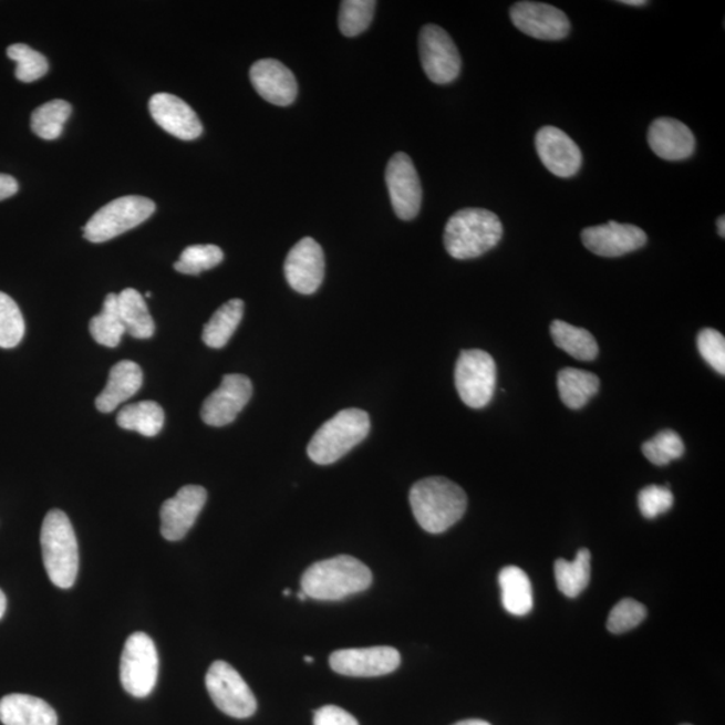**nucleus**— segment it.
Wrapping results in <instances>:
<instances>
[{"label": "nucleus", "mask_w": 725, "mask_h": 725, "mask_svg": "<svg viewBox=\"0 0 725 725\" xmlns=\"http://www.w3.org/2000/svg\"><path fill=\"white\" fill-rule=\"evenodd\" d=\"M410 506L415 520L428 534H443L463 519L468 497L445 477H428L413 485Z\"/></svg>", "instance_id": "obj_1"}, {"label": "nucleus", "mask_w": 725, "mask_h": 725, "mask_svg": "<svg viewBox=\"0 0 725 725\" xmlns=\"http://www.w3.org/2000/svg\"><path fill=\"white\" fill-rule=\"evenodd\" d=\"M371 583L367 566L349 555H339L309 567L301 578V590L317 601H340L367 590Z\"/></svg>", "instance_id": "obj_2"}, {"label": "nucleus", "mask_w": 725, "mask_h": 725, "mask_svg": "<svg viewBox=\"0 0 725 725\" xmlns=\"http://www.w3.org/2000/svg\"><path fill=\"white\" fill-rule=\"evenodd\" d=\"M503 224L495 213L463 209L447 220L444 244L456 260H472L496 248L503 238Z\"/></svg>", "instance_id": "obj_3"}, {"label": "nucleus", "mask_w": 725, "mask_h": 725, "mask_svg": "<svg viewBox=\"0 0 725 725\" xmlns=\"http://www.w3.org/2000/svg\"><path fill=\"white\" fill-rule=\"evenodd\" d=\"M43 565L52 583L71 589L77 579L80 553L74 528L65 512L50 510L41 529Z\"/></svg>", "instance_id": "obj_4"}, {"label": "nucleus", "mask_w": 725, "mask_h": 725, "mask_svg": "<svg viewBox=\"0 0 725 725\" xmlns=\"http://www.w3.org/2000/svg\"><path fill=\"white\" fill-rule=\"evenodd\" d=\"M370 415L361 408H345L320 426L308 445V456L314 464L331 465L343 458L367 437Z\"/></svg>", "instance_id": "obj_5"}, {"label": "nucleus", "mask_w": 725, "mask_h": 725, "mask_svg": "<svg viewBox=\"0 0 725 725\" xmlns=\"http://www.w3.org/2000/svg\"><path fill=\"white\" fill-rule=\"evenodd\" d=\"M156 210V205L149 198L122 197L101 207L84 226V237L93 244H103L124 235L142 225Z\"/></svg>", "instance_id": "obj_6"}, {"label": "nucleus", "mask_w": 725, "mask_h": 725, "mask_svg": "<svg viewBox=\"0 0 725 725\" xmlns=\"http://www.w3.org/2000/svg\"><path fill=\"white\" fill-rule=\"evenodd\" d=\"M157 673H159V655L153 639L142 632L130 635L120 662V680L123 688L131 696L147 697L155 688Z\"/></svg>", "instance_id": "obj_7"}, {"label": "nucleus", "mask_w": 725, "mask_h": 725, "mask_svg": "<svg viewBox=\"0 0 725 725\" xmlns=\"http://www.w3.org/2000/svg\"><path fill=\"white\" fill-rule=\"evenodd\" d=\"M454 381L466 406L483 408L494 400L497 369L495 359L483 350H465L459 354Z\"/></svg>", "instance_id": "obj_8"}, {"label": "nucleus", "mask_w": 725, "mask_h": 725, "mask_svg": "<svg viewBox=\"0 0 725 725\" xmlns=\"http://www.w3.org/2000/svg\"><path fill=\"white\" fill-rule=\"evenodd\" d=\"M206 688L227 716L248 718L257 711V700L241 674L225 661H216L206 674Z\"/></svg>", "instance_id": "obj_9"}, {"label": "nucleus", "mask_w": 725, "mask_h": 725, "mask_svg": "<svg viewBox=\"0 0 725 725\" xmlns=\"http://www.w3.org/2000/svg\"><path fill=\"white\" fill-rule=\"evenodd\" d=\"M421 64L434 84H450L462 73V55L443 28L426 24L420 33Z\"/></svg>", "instance_id": "obj_10"}, {"label": "nucleus", "mask_w": 725, "mask_h": 725, "mask_svg": "<svg viewBox=\"0 0 725 725\" xmlns=\"http://www.w3.org/2000/svg\"><path fill=\"white\" fill-rule=\"evenodd\" d=\"M251 395H253V384L248 376L225 375L220 386L204 402L200 410L201 421L214 427L231 424L248 405Z\"/></svg>", "instance_id": "obj_11"}, {"label": "nucleus", "mask_w": 725, "mask_h": 725, "mask_svg": "<svg viewBox=\"0 0 725 725\" xmlns=\"http://www.w3.org/2000/svg\"><path fill=\"white\" fill-rule=\"evenodd\" d=\"M386 183L396 216L403 220L417 217L422 205V186L417 169L408 155L398 153L391 157Z\"/></svg>", "instance_id": "obj_12"}, {"label": "nucleus", "mask_w": 725, "mask_h": 725, "mask_svg": "<svg viewBox=\"0 0 725 725\" xmlns=\"http://www.w3.org/2000/svg\"><path fill=\"white\" fill-rule=\"evenodd\" d=\"M333 671L350 677H380L401 665V654L391 646L343 649L330 657Z\"/></svg>", "instance_id": "obj_13"}, {"label": "nucleus", "mask_w": 725, "mask_h": 725, "mask_svg": "<svg viewBox=\"0 0 725 725\" xmlns=\"http://www.w3.org/2000/svg\"><path fill=\"white\" fill-rule=\"evenodd\" d=\"M510 19L521 33L541 41H560L570 34L571 23L562 10L540 2H517Z\"/></svg>", "instance_id": "obj_14"}, {"label": "nucleus", "mask_w": 725, "mask_h": 725, "mask_svg": "<svg viewBox=\"0 0 725 725\" xmlns=\"http://www.w3.org/2000/svg\"><path fill=\"white\" fill-rule=\"evenodd\" d=\"M286 279L296 292L313 294L324 280L325 258L323 248L313 238H302L286 260Z\"/></svg>", "instance_id": "obj_15"}, {"label": "nucleus", "mask_w": 725, "mask_h": 725, "mask_svg": "<svg viewBox=\"0 0 725 725\" xmlns=\"http://www.w3.org/2000/svg\"><path fill=\"white\" fill-rule=\"evenodd\" d=\"M582 241L591 253L615 258L644 248L648 236L639 226L618 224L615 220L588 227L582 231Z\"/></svg>", "instance_id": "obj_16"}, {"label": "nucleus", "mask_w": 725, "mask_h": 725, "mask_svg": "<svg viewBox=\"0 0 725 725\" xmlns=\"http://www.w3.org/2000/svg\"><path fill=\"white\" fill-rule=\"evenodd\" d=\"M535 147L541 163L558 178H572L582 167V151L562 130L551 125L539 130Z\"/></svg>", "instance_id": "obj_17"}, {"label": "nucleus", "mask_w": 725, "mask_h": 725, "mask_svg": "<svg viewBox=\"0 0 725 725\" xmlns=\"http://www.w3.org/2000/svg\"><path fill=\"white\" fill-rule=\"evenodd\" d=\"M207 500V491L199 485H186L173 499L164 501L160 509V532L168 541L185 538L197 521Z\"/></svg>", "instance_id": "obj_18"}, {"label": "nucleus", "mask_w": 725, "mask_h": 725, "mask_svg": "<svg viewBox=\"0 0 725 725\" xmlns=\"http://www.w3.org/2000/svg\"><path fill=\"white\" fill-rule=\"evenodd\" d=\"M148 106L155 123L167 134L178 137L180 141H195L204 132V125H201L197 113L190 105L174 96V94H154Z\"/></svg>", "instance_id": "obj_19"}, {"label": "nucleus", "mask_w": 725, "mask_h": 725, "mask_svg": "<svg viewBox=\"0 0 725 725\" xmlns=\"http://www.w3.org/2000/svg\"><path fill=\"white\" fill-rule=\"evenodd\" d=\"M250 81L257 93L270 104L288 106L298 97V81L280 61H257L250 69Z\"/></svg>", "instance_id": "obj_20"}, {"label": "nucleus", "mask_w": 725, "mask_h": 725, "mask_svg": "<svg viewBox=\"0 0 725 725\" xmlns=\"http://www.w3.org/2000/svg\"><path fill=\"white\" fill-rule=\"evenodd\" d=\"M648 143L655 155L667 162L688 159L696 148L693 132L671 117L654 120L648 131Z\"/></svg>", "instance_id": "obj_21"}, {"label": "nucleus", "mask_w": 725, "mask_h": 725, "mask_svg": "<svg viewBox=\"0 0 725 725\" xmlns=\"http://www.w3.org/2000/svg\"><path fill=\"white\" fill-rule=\"evenodd\" d=\"M143 386L141 365L131 361H122L113 365L110 380L96 400L99 412L108 414L122 403L128 401Z\"/></svg>", "instance_id": "obj_22"}, {"label": "nucleus", "mask_w": 725, "mask_h": 725, "mask_svg": "<svg viewBox=\"0 0 725 725\" xmlns=\"http://www.w3.org/2000/svg\"><path fill=\"white\" fill-rule=\"evenodd\" d=\"M0 722L4 725H59V717L42 698L14 693L0 700Z\"/></svg>", "instance_id": "obj_23"}, {"label": "nucleus", "mask_w": 725, "mask_h": 725, "mask_svg": "<svg viewBox=\"0 0 725 725\" xmlns=\"http://www.w3.org/2000/svg\"><path fill=\"white\" fill-rule=\"evenodd\" d=\"M503 607L509 614L527 615L534 608L531 580L520 567H504L499 576Z\"/></svg>", "instance_id": "obj_24"}, {"label": "nucleus", "mask_w": 725, "mask_h": 725, "mask_svg": "<svg viewBox=\"0 0 725 725\" xmlns=\"http://www.w3.org/2000/svg\"><path fill=\"white\" fill-rule=\"evenodd\" d=\"M118 312L122 317L125 332L135 339L154 336L155 323L147 304L136 289L127 288L117 294Z\"/></svg>", "instance_id": "obj_25"}, {"label": "nucleus", "mask_w": 725, "mask_h": 725, "mask_svg": "<svg viewBox=\"0 0 725 725\" xmlns=\"http://www.w3.org/2000/svg\"><path fill=\"white\" fill-rule=\"evenodd\" d=\"M599 386H601V381L589 371L565 369L558 374L560 400L572 410L588 405L592 396L598 394Z\"/></svg>", "instance_id": "obj_26"}, {"label": "nucleus", "mask_w": 725, "mask_h": 725, "mask_svg": "<svg viewBox=\"0 0 725 725\" xmlns=\"http://www.w3.org/2000/svg\"><path fill=\"white\" fill-rule=\"evenodd\" d=\"M244 311L245 302L241 299H232L219 307L204 328V343L214 350L224 349L241 323Z\"/></svg>", "instance_id": "obj_27"}, {"label": "nucleus", "mask_w": 725, "mask_h": 725, "mask_svg": "<svg viewBox=\"0 0 725 725\" xmlns=\"http://www.w3.org/2000/svg\"><path fill=\"white\" fill-rule=\"evenodd\" d=\"M553 343L560 350L582 362H591L598 356L599 346L594 336L584 328L573 327L566 321L555 320L551 324Z\"/></svg>", "instance_id": "obj_28"}, {"label": "nucleus", "mask_w": 725, "mask_h": 725, "mask_svg": "<svg viewBox=\"0 0 725 725\" xmlns=\"http://www.w3.org/2000/svg\"><path fill=\"white\" fill-rule=\"evenodd\" d=\"M117 425L144 437H155L164 425V410L153 401L132 403L120 410Z\"/></svg>", "instance_id": "obj_29"}, {"label": "nucleus", "mask_w": 725, "mask_h": 725, "mask_svg": "<svg viewBox=\"0 0 725 725\" xmlns=\"http://www.w3.org/2000/svg\"><path fill=\"white\" fill-rule=\"evenodd\" d=\"M591 578V553L586 548L579 550L573 562L558 559L555 562V579L558 589L566 597L577 598L580 592L588 588Z\"/></svg>", "instance_id": "obj_30"}, {"label": "nucleus", "mask_w": 725, "mask_h": 725, "mask_svg": "<svg viewBox=\"0 0 725 725\" xmlns=\"http://www.w3.org/2000/svg\"><path fill=\"white\" fill-rule=\"evenodd\" d=\"M72 115V105L65 100L49 101L31 115V130L43 141H55L62 135L68 118Z\"/></svg>", "instance_id": "obj_31"}, {"label": "nucleus", "mask_w": 725, "mask_h": 725, "mask_svg": "<svg viewBox=\"0 0 725 725\" xmlns=\"http://www.w3.org/2000/svg\"><path fill=\"white\" fill-rule=\"evenodd\" d=\"M91 335L101 345L115 349L125 333L118 312L117 294L110 293L104 300L103 311L91 320Z\"/></svg>", "instance_id": "obj_32"}, {"label": "nucleus", "mask_w": 725, "mask_h": 725, "mask_svg": "<svg viewBox=\"0 0 725 725\" xmlns=\"http://www.w3.org/2000/svg\"><path fill=\"white\" fill-rule=\"evenodd\" d=\"M224 251L217 245H193L183 250L174 268L182 275L198 276L218 267L224 261Z\"/></svg>", "instance_id": "obj_33"}, {"label": "nucleus", "mask_w": 725, "mask_h": 725, "mask_svg": "<svg viewBox=\"0 0 725 725\" xmlns=\"http://www.w3.org/2000/svg\"><path fill=\"white\" fill-rule=\"evenodd\" d=\"M376 2L372 0H344L340 4L339 28L345 37H356L367 30Z\"/></svg>", "instance_id": "obj_34"}, {"label": "nucleus", "mask_w": 725, "mask_h": 725, "mask_svg": "<svg viewBox=\"0 0 725 725\" xmlns=\"http://www.w3.org/2000/svg\"><path fill=\"white\" fill-rule=\"evenodd\" d=\"M8 55L17 64L15 77L19 81L34 82L49 72L46 56L23 43L9 46Z\"/></svg>", "instance_id": "obj_35"}, {"label": "nucleus", "mask_w": 725, "mask_h": 725, "mask_svg": "<svg viewBox=\"0 0 725 725\" xmlns=\"http://www.w3.org/2000/svg\"><path fill=\"white\" fill-rule=\"evenodd\" d=\"M24 336L21 309L10 296L0 292V349H14Z\"/></svg>", "instance_id": "obj_36"}, {"label": "nucleus", "mask_w": 725, "mask_h": 725, "mask_svg": "<svg viewBox=\"0 0 725 725\" xmlns=\"http://www.w3.org/2000/svg\"><path fill=\"white\" fill-rule=\"evenodd\" d=\"M685 445L673 431H662L642 445V453L654 465L665 466L683 457Z\"/></svg>", "instance_id": "obj_37"}, {"label": "nucleus", "mask_w": 725, "mask_h": 725, "mask_svg": "<svg viewBox=\"0 0 725 725\" xmlns=\"http://www.w3.org/2000/svg\"><path fill=\"white\" fill-rule=\"evenodd\" d=\"M646 615L648 611L644 604L636 602L635 599H622L610 611L608 618L609 632L614 634L626 633L629 630L639 626Z\"/></svg>", "instance_id": "obj_38"}, {"label": "nucleus", "mask_w": 725, "mask_h": 725, "mask_svg": "<svg viewBox=\"0 0 725 725\" xmlns=\"http://www.w3.org/2000/svg\"><path fill=\"white\" fill-rule=\"evenodd\" d=\"M700 355L718 374L725 375V339L714 328H705L697 336Z\"/></svg>", "instance_id": "obj_39"}, {"label": "nucleus", "mask_w": 725, "mask_h": 725, "mask_svg": "<svg viewBox=\"0 0 725 725\" xmlns=\"http://www.w3.org/2000/svg\"><path fill=\"white\" fill-rule=\"evenodd\" d=\"M674 497L672 490L659 485H651L640 491L639 507L642 516L646 519H655L666 514L673 507Z\"/></svg>", "instance_id": "obj_40"}, {"label": "nucleus", "mask_w": 725, "mask_h": 725, "mask_svg": "<svg viewBox=\"0 0 725 725\" xmlns=\"http://www.w3.org/2000/svg\"><path fill=\"white\" fill-rule=\"evenodd\" d=\"M313 725H359L356 718L343 708L335 705H325V707L314 712Z\"/></svg>", "instance_id": "obj_41"}, {"label": "nucleus", "mask_w": 725, "mask_h": 725, "mask_svg": "<svg viewBox=\"0 0 725 725\" xmlns=\"http://www.w3.org/2000/svg\"><path fill=\"white\" fill-rule=\"evenodd\" d=\"M18 193V182L10 175L0 174V200L8 199Z\"/></svg>", "instance_id": "obj_42"}, {"label": "nucleus", "mask_w": 725, "mask_h": 725, "mask_svg": "<svg viewBox=\"0 0 725 725\" xmlns=\"http://www.w3.org/2000/svg\"><path fill=\"white\" fill-rule=\"evenodd\" d=\"M6 609H8V599H6L3 591L0 590V620H2Z\"/></svg>", "instance_id": "obj_43"}, {"label": "nucleus", "mask_w": 725, "mask_h": 725, "mask_svg": "<svg viewBox=\"0 0 725 725\" xmlns=\"http://www.w3.org/2000/svg\"><path fill=\"white\" fill-rule=\"evenodd\" d=\"M454 725H490V724L484 721H477V718H470V721L458 722Z\"/></svg>", "instance_id": "obj_44"}, {"label": "nucleus", "mask_w": 725, "mask_h": 725, "mask_svg": "<svg viewBox=\"0 0 725 725\" xmlns=\"http://www.w3.org/2000/svg\"><path fill=\"white\" fill-rule=\"evenodd\" d=\"M620 3L625 4V6H634V8H640V6H646L648 4V2H645V0H622V2H620Z\"/></svg>", "instance_id": "obj_45"}, {"label": "nucleus", "mask_w": 725, "mask_h": 725, "mask_svg": "<svg viewBox=\"0 0 725 725\" xmlns=\"http://www.w3.org/2000/svg\"><path fill=\"white\" fill-rule=\"evenodd\" d=\"M717 229H718V236L722 238L725 237V218L722 216L721 218L717 219Z\"/></svg>", "instance_id": "obj_46"}, {"label": "nucleus", "mask_w": 725, "mask_h": 725, "mask_svg": "<svg viewBox=\"0 0 725 725\" xmlns=\"http://www.w3.org/2000/svg\"><path fill=\"white\" fill-rule=\"evenodd\" d=\"M299 598H300V601H305V599L308 597H307L305 592L301 590Z\"/></svg>", "instance_id": "obj_47"}, {"label": "nucleus", "mask_w": 725, "mask_h": 725, "mask_svg": "<svg viewBox=\"0 0 725 725\" xmlns=\"http://www.w3.org/2000/svg\"><path fill=\"white\" fill-rule=\"evenodd\" d=\"M282 594L286 595V597H289L290 594H292V592H290L289 589H286V590H283Z\"/></svg>", "instance_id": "obj_48"}, {"label": "nucleus", "mask_w": 725, "mask_h": 725, "mask_svg": "<svg viewBox=\"0 0 725 725\" xmlns=\"http://www.w3.org/2000/svg\"><path fill=\"white\" fill-rule=\"evenodd\" d=\"M304 660H305V662H309V664H312V662H313V659L309 657V655H307V657H304Z\"/></svg>", "instance_id": "obj_49"}, {"label": "nucleus", "mask_w": 725, "mask_h": 725, "mask_svg": "<svg viewBox=\"0 0 725 725\" xmlns=\"http://www.w3.org/2000/svg\"><path fill=\"white\" fill-rule=\"evenodd\" d=\"M683 725H691V724H683Z\"/></svg>", "instance_id": "obj_50"}]
</instances>
